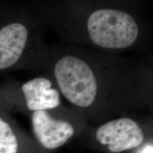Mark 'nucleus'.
<instances>
[{"label": "nucleus", "mask_w": 153, "mask_h": 153, "mask_svg": "<svg viewBox=\"0 0 153 153\" xmlns=\"http://www.w3.org/2000/svg\"><path fill=\"white\" fill-rule=\"evenodd\" d=\"M91 41L106 48H126L136 41L138 28L133 17L116 9H99L87 22Z\"/></svg>", "instance_id": "f257e3e1"}, {"label": "nucleus", "mask_w": 153, "mask_h": 153, "mask_svg": "<svg viewBox=\"0 0 153 153\" xmlns=\"http://www.w3.org/2000/svg\"><path fill=\"white\" fill-rule=\"evenodd\" d=\"M54 73L63 95L80 107L92 104L97 94V82L92 70L85 61L65 56L56 63Z\"/></svg>", "instance_id": "f03ea898"}, {"label": "nucleus", "mask_w": 153, "mask_h": 153, "mask_svg": "<svg viewBox=\"0 0 153 153\" xmlns=\"http://www.w3.org/2000/svg\"><path fill=\"white\" fill-rule=\"evenodd\" d=\"M97 139L101 144L108 145L111 152H120L140 145L144 140V134L134 120L122 118L99 127Z\"/></svg>", "instance_id": "7ed1b4c3"}, {"label": "nucleus", "mask_w": 153, "mask_h": 153, "mask_svg": "<svg viewBox=\"0 0 153 153\" xmlns=\"http://www.w3.org/2000/svg\"><path fill=\"white\" fill-rule=\"evenodd\" d=\"M31 120L34 134L45 148L56 149L61 147L74 134L71 124L54 119L46 111H34Z\"/></svg>", "instance_id": "20e7f679"}, {"label": "nucleus", "mask_w": 153, "mask_h": 153, "mask_svg": "<svg viewBox=\"0 0 153 153\" xmlns=\"http://www.w3.org/2000/svg\"><path fill=\"white\" fill-rule=\"evenodd\" d=\"M28 30L20 23H12L0 29V70L18 62L26 47Z\"/></svg>", "instance_id": "39448f33"}, {"label": "nucleus", "mask_w": 153, "mask_h": 153, "mask_svg": "<svg viewBox=\"0 0 153 153\" xmlns=\"http://www.w3.org/2000/svg\"><path fill=\"white\" fill-rule=\"evenodd\" d=\"M52 84L46 78L37 77L22 86L26 104L31 111H45L60 104V95L57 90L51 88Z\"/></svg>", "instance_id": "423d86ee"}, {"label": "nucleus", "mask_w": 153, "mask_h": 153, "mask_svg": "<svg viewBox=\"0 0 153 153\" xmlns=\"http://www.w3.org/2000/svg\"><path fill=\"white\" fill-rule=\"evenodd\" d=\"M19 140L9 123L0 116V153H18Z\"/></svg>", "instance_id": "0eeeda50"}, {"label": "nucleus", "mask_w": 153, "mask_h": 153, "mask_svg": "<svg viewBox=\"0 0 153 153\" xmlns=\"http://www.w3.org/2000/svg\"><path fill=\"white\" fill-rule=\"evenodd\" d=\"M139 153H152V145H148L147 146L144 147Z\"/></svg>", "instance_id": "6e6552de"}]
</instances>
